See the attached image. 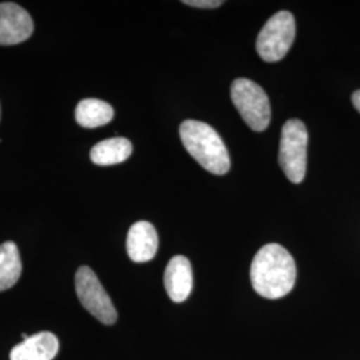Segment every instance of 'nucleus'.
Returning <instances> with one entry per match:
<instances>
[{"label": "nucleus", "instance_id": "obj_4", "mask_svg": "<svg viewBox=\"0 0 360 360\" xmlns=\"http://www.w3.org/2000/svg\"><path fill=\"white\" fill-rule=\"evenodd\" d=\"M231 99L250 129L262 132L269 127L271 120L270 101L266 91L255 82L245 77L233 80Z\"/></svg>", "mask_w": 360, "mask_h": 360}, {"label": "nucleus", "instance_id": "obj_10", "mask_svg": "<svg viewBox=\"0 0 360 360\" xmlns=\"http://www.w3.org/2000/svg\"><path fill=\"white\" fill-rule=\"evenodd\" d=\"M59 351V340L51 333H39L28 336L15 346L10 354L11 360H52Z\"/></svg>", "mask_w": 360, "mask_h": 360}, {"label": "nucleus", "instance_id": "obj_15", "mask_svg": "<svg viewBox=\"0 0 360 360\" xmlns=\"http://www.w3.org/2000/svg\"><path fill=\"white\" fill-rule=\"evenodd\" d=\"M352 104H354V107L360 112V90L355 91V92L352 94Z\"/></svg>", "mask_w": 360, "mask_h": 360}, {"label": "nucleus", "instance_id": "obj_9", "mask_svg": "<svg viewBox=\"0 0 360 360\" xmlns=\"http://www.w3.org/2000/svg\"><path fill=\"white\" fill-rule=\"evenodd\" d=\"M159 247V238L150 221H138L129 229L127 235V252L132 262L146 263L154 259Z\"/></svg>", "mask_w": 360, "mask_h": 360}, {"label": "nucleus", "instance_id": "obj_2", "mask_svg": "<svg viewBox=\"0 0 360 360\" xmlns=\"http://www.w3.org/2000/svg\"><path fill=\"white\" fill-rule=\"evenodd\" d=\"M179 134L184 148L202 167L215 175L229 172L231 162L227 147L211 126L198 120H184Z\"/></svg>", "mask_w": 360, "mask_h": 360}, {"label": "nucleus", "instance_id": "obj_12", "mask_svg": "<svg viewBox=\"0 0 360 360\" xmlns=\"http://www.w3.org/2000/svg\"><path fill=\"white\" fill-rule=\"evenodd\" d=\"M114 117V108L99 99H83L75 110L77 124L84 129H96L110 123Z\"/></svg>", "mask_w": 360, "mask_h": 360}, {"label": "nucleus", "instance_id": "obj_14", "mask_svg": "<svg viewBox=\"0 0 360 360\" xmlns=\"http://www.w3.org/2000/svg\"><path fill=\"white\" fill-rule=\"evenodd\" d=\"M183 3L196 8H218L223 4L221 0H184Z\"/></svg>", "mask_w": 360, "mask_h": 360}, {"label": "nucleus", "instance_id": "obj_6", "mask_svg": "<svg viewBox=\"0 0 360 360\" xmlns=\"http://www.w3.org/2000/svg\"><path fill=\"white\" fill-rule=\"evenodd\" d=\"M75 288L82 306L99 322L112 326L117 321V312L111 297L105 292L96 274L83 266L75 275Z\"/></svg>", "mask_w": 360, "mask_h": 360}, {"label": "nucleus", "instance_id": "obj_3", "mask_svg": "<svg viewBox=\"0 0 360 360\" xmlns=\"http://www.w3.org/2000/svg\"><path fill=\"white\" fill-rule=\"evenodd\" d=\"M309 132L303 122L291 119L284 123L279 147V166L287 179L302 183L307 169Z\"/></svg>", "mask_w": 360, "mask_h": 360}, {"label": "nucleus", "instance_id": "obj_1", "mask_svg": "<svg viewBox=\"0 0 360 360\" xmlns=\"http://www.w3.org/2000/svg\"><path fill=\"white\" fill-rule=\"evenodd\" d=\"M250 276L257 295L267 299L283 297L295 285V260L283 245H266L254 257Z\"/></svg>", "mask_w": 360, "mask_h": 360}, {"label": "nucleus", "instance_id": "obj_11", "mask_svg": "<svg viewBox=\"0 0 360 360\" xmlns=\"http://www.w3.org/2000/svg\"><path fill=\"white\" fill-rule=\"evenodd\" d=\"M132 154V144L126 138H111L95 144L91 150V160L96 166H114L123 163Z\"/></svg>", "mask_w": 360, "mask_h": 360}, {"label": "nucleus", "instance_id": "obj_8", "mask_svg": "<svg viewBox=\"0 0 360 360\" xmlns=\"http://www.w3.org/2000/svg\"><path fill=\"white\" fill-rule=\"evenodd\" d=\"M193 269L190 260L176 255L168 262L165 272V287L172 302H184L193 291Z\"/></svg>", "mask_w": 360, "mask_h": 360}, {"label": "nucleus", "instance_id": "obj_5", "mask_svg": "<svg viewBox=\"0 0 360 360\" xmlns=\"http://www.w3.org/2000/svg\"><path fill=\"white\" fill-rule=\"evenodd\" d=\"M294 15L288 11L275 13L262 28L257 39L259 56L269 63L282 60L295 39Z\"/></svg>", "mask_w": 360, "mask_h": 360}, {"label": "nucleus", "instance_id": "obj_13", "mask_svg": "<svg viewBox=\"0 0 360 360\" xmlns=\"http://www.w3.org/2000/svg\"><path fill=\"white\" fill-rule=\"evenodd\" d=\"M22 275L19 248L13 242L0 245V292L13 287Z\"/></svg>", "mask_w": 360, "mask_h": 360}, {"label": "nucleus", "instance_id": "obj_7", "mask_svg": "<svg viewBox=\"0 0 360 360\" xmlns=\"http://www.w3.org/2000/svg\"><path fill=\"white\" fill-rule=\"evenodd\" d=\"M34 32L31 15L16 3H0V46L26 41Z\"/></svg>", "mask_w": 360, "mask_h": 360}]
</instances>
